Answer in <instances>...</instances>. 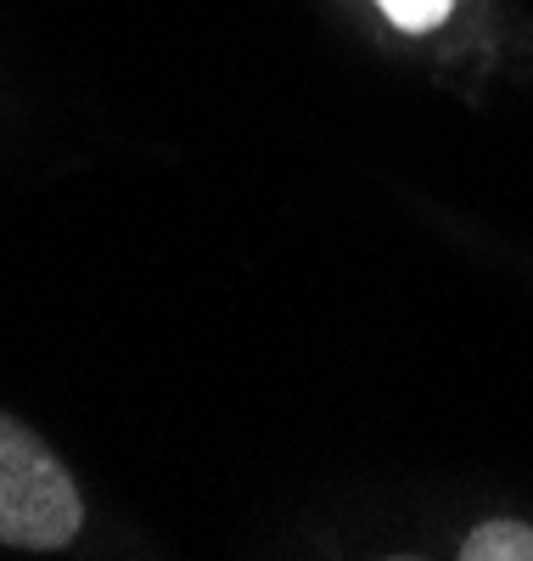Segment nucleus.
I'll return each instance as SVG.
<instances>
[{
	"instance_id": "3",
	"label": "nucleus",
	"mask_w": 533,
	"mask_h": 561,
	"mask_svg": "<svg viewBox=\"0 0 533 561\" xmlns=\"http://www.w3.org/2000/svg\"><path fill=\"white\" fill-rule=\"evenodd\" d=\"M382 18L405 28V34H432V28H444L450 12H455V0H376Z\"/></svg>"
},
{
	"instance_id": "1",
	"label": "nucleus",
	"mask_w": 533,
	"mask_h": 561,
	"mask_svg": "<svg viewBox=\"0 0 533 561\" xmlns=\"http://www.w3.org/2000/svg\"><path fill=\"white\" fill-rule=\"evenodd\" d=\"M84 528V500L68 466L45 449L23 421L0 410V545L63 550Z\"/></svg>"
},
{
	"instance_id": "2",
	"label": "nucleus",
	"mask_w": 533,
	"mask_h": 561,
	"mask_svg": "<svg viewBox=\"0 0 533 561\" xmlns=\"http://www.w3.org/2000/svg\"><path fill=\"white\" fill-rule=\"evenodd\" d=\"M461 561H533V523H517V517H489L477 523L461 550Z\"/></svg>"
}]
</instances>
